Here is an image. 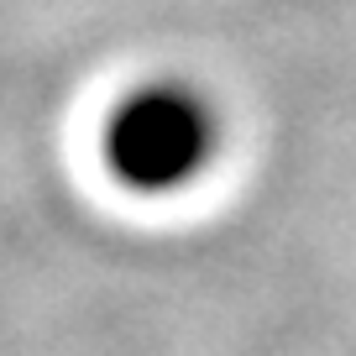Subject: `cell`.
I'll return each mask as SVG.
<instances>
[{
	"mask_svg": "<svg viewBox=\"0 0 356 356\" xmlns=\"http://www.w3.org/2000/svg\"><path fill=\"white\" fill-rule=\"evenodd\" d=\"M215 121L184 89H142L115 111L105 152L111 168L136 189H173L210 157Z\"/></svg>",
	"mask_w": 356,
	"mask_h": 356,
	"instance_id": "6da1fadb",
	"label": "cell"
}]
</instances>
